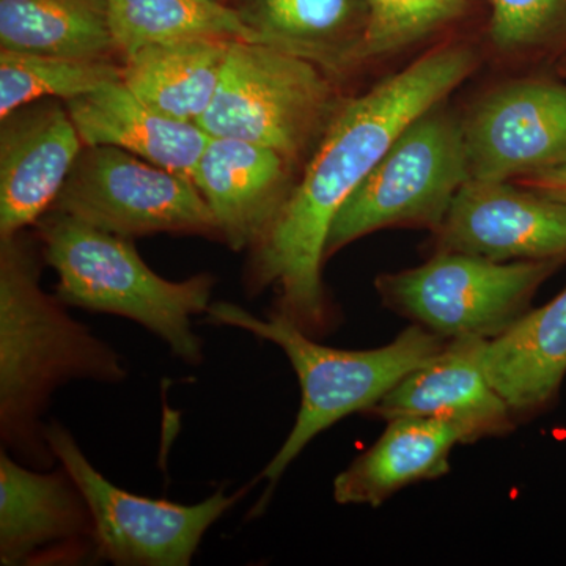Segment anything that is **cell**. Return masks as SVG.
<instances>
[{
    "label": "cell",
    "mask_w": 566,
    "mask_h": 566,
    "mask_svg": "<svg viewBox=\"0 0 566 566\" xmlns=\"http://www.w3.org/2000/svg\"><path fill=\"white\" fill-rule=\"evenodd\" d=\"M515 182L566 203V163L553 167V169L543 170V172L517 178Z\"/></svg>",
    "instance_id": "cell-26"
},
{
    "label": "cell",
    "mask_w": 566,
    "mask_h": 566,
    "mask_svg": "<svg viewBox=\"0 0 566 566\" xmlns=\"http://www.w3.org/2000/svg\"><path fill=\"white\" fill-rule=\"evenodd\" d=\"M562 262H493L436 252L412 270L382 274L376 290L395 314L447 340H493L531 311L534 294Z\"/></svg>",
    "instance_id": "cell-7"
},
{
    "label": "cell",
    "mask_w": 566,
    "mask_h": 566,
    "mask_svg": "<svg viewBox=\"0 0 566 566\" xmlns=\"http://www.w3.org/2000/svg\"><path fill=\"white\" fill-rule=\"evenodd\" d=\"M0 46L77 59L117 51L107 0H0Z\"/></svg>",
    "instance_id": "cell-21"
},
{
    "label": "cell",
    "mask_w": 566,
    "mask_h": 566,
    "mask_svg": "<svg viewBox=\"0 0 566 566\" xmlns=\"http://www.w3.org/2000/svg\"><path fill=\"white\" fill-rule=\"evenodd\" d=\"M497 46L523 50L566 36V0H490Z\"/></svg>",
    "instance_id": "cell-25"
},
{
    "label": "cell",
    "mask_w": 566,
    "mask_h": 566,
    "mask_svg": "<svg viewBox=\"0 0 566 566\" xmlns=\"http://www.w3.org/2000/svg\"><path fill=\"white\" fill-rule=\"evenodd\" d=\"M560 74L562 76L566 77V62L560 66Z\"/></svg>",
    "instance_id": "cell-27"
},
{
    "label": "cell",
    "mask_w": 566,
    "mask_h": 566,
    "mask_svg": "<svg viewBox=\"0 0 566 566\" xmlns=\"http://www.w3.org/2000/svg\"><path fill=\"white\" fill-rule=\"evenodd\" d=\"M96 554L91 510L74 480L59 471L40 472L0 452V564L80 560Z\"/></svg>",
    "instance_id": "cell-12"
},
{
    "label": "cell",
    "mask_w": 566,
    "mask_h": 566,
    "mask_svg": "<svg viewBox=\"0 0 566 566\" xmlns=\"http://www.w3.org/2000/svg\"><path fill=\"white\" fill-rule=\"evenodd\" d=\"M221 2H222V0H221Z\"/></svg>",
    "instance_id": "cell-28"
},
{
    "label": "cell",
    "mask_w": 566,
    "mask_h": 566,
    "mask_svg": "<svg viewBox=\"0 0 566 566\" xmlns=\"http://www.w3.org/2000/svg\"><path fill=\"white\" fill-rule=\"evenodd\" d=\"M458 444H463L460 431L442 420H387L381 438L335 476V502L379 506L406 486L449 474L450 453Z\"/></svg>",
    "instance_id": "cell-18"
},
{
    "label": "cell",
    "mask_w": 566,
    "mask_h": 566,
    "mask_svg": "<svg viewBox=\"0 0 566 566\" xmlns=\"http://www.w3.org/2000/svg\"><path fill=\"white\" fill-rule=\"evenodd\" d=\"M463 0H368L364 59L408 46L455 17Z\"/></svg>",
    "instance_id": "cell-24"
},
{
    "label": "cell",
    "mask_w": 566,
    "mask_h": 566,
    "mask_svg": "<svg viewBox=\"0 0 566 566\" xmlns=\"http://www.w3.org/2000/svg\"><path fill=\"white\" fill-rule=\"evenodd\" d=\"M44 438L87 502L96 556L114 565L188 566L208 528L245 493L229 495L222 488L196 505L142 497L96 471L62 423L44 424Z\"/></svg>",
    "instance_id": "cell-8"
},
{
    "label": "cell",
    "mask_w": 566,
    "mask_h": 566,
    "mask_svg": "<svg viewBox=\"0 0 566 566\" xmlns=\"http://www.w3.org/2000/svg\"><path fill=\"white\" fill-rule=\"evenodd\" d=\"M112 39L123 57L153 44L192 39L264 44L243 13L221 0H107Z\"/></svg>",
    "instance_id": "cell-22"
},
{
    "label": "cell",
    "mask_w": 566,
    "mask_h": 566,
    "mask_svg": "<svg viewBox=\"0 0 566 566\" xmlns=\"http://www.w3.org/2000/svg\"><path fill=\"white\" fill-rule=\"evenodd\" d=\"M475 69L464 48H442L337 107L301 181L252 248L251 285L273 286L275 311L315 337L335 318L323 285L327 237L342 205L406 126L444 102Z\"/></svg>",
    "instance_id": "cell-1"
},
{
    "label": "cell",
    "mask_w": 566,
    "mask_h": 566,
    "mask_svg": "<svg viewBox=\"0 0 566 566\" xmlns=\"http://www.w3.org/2000/svg\"><path fill=\"white\" fill-rule=\"evenodd\" d=\"M54 211L129 240L155 233L219 234L192 178L107 145L82 150Z\"/></svg>",
    "instance_id": "cell-9"
},
{
    "label": "cell",
    "mask_w": 566,
    "mask_h": 566,
    "mask_svg": "<svg viewBox=\"0 0 566 566\" xmlns=\"http://www.w3.org/2000/svg\"><path fill=\"white\" fill-rule=\"evenodd\" d=\"M0 132V240L35 226L55 203L84 142L57 104L14 111Z\"/></svg>",
    "instance_id": "cell-14"
},
{
    "label": "cell",
    "mask_w": 566,
    "mask_h": 566,
    "mask_svg": "<svg viewBox=\"0 0 566 566\" xmlns=\"http://www.w3.org/2000/svg\"><path fill=\"white\" fill-rule=\"evenodd\" d=\"M264 44L331 71L364 61L368 0H251L241 11Z\"/></svg>",
    "instance_id": "cell-19"
},
{
    "label": "cell",
    "mask_w": 566,
    "mask_h": 566,
    "mask_svg": "<svg viewBox=\"0 0 566 566\" xmlns=\"http://www.w3.org/2000/svg\"><path fill=\"white\" fill-rule=\"evenodd\" d=\"M207 315L212 324L237 327L277 345L300 379V412L289 438L259 476L268 480V490L255 513L264 509L275 483L316 436L346 416L370 411L401 379L430 363L449 342L411 324L392 344L352 352L318 344L277 311L259 318L241 305L214 303Z\"/></svg>",
    "instance_id": "cell-3"
},
{
    "label": "cell",
    "mask_w": 566,
    "mask_h": 566,
    "mask_svg": "<svg viewBox=\"0 0 566 566\" xmlns=\"http://www.w3.org/2000/svg\"><path fill=\"white\" fill-rule=\"evenodd\" d=\"M35 245L21 232L0 240V438L35 468L54 463L41 415L70 381L120 385V354L40 286Z\"/></svg>",
    "instance_id": "cell-2"
},
{
    "label": "cell",
    "mask_w": 566,
    "mask_h": 566,
    "mask_svg": "<svg viewBox=\"0 0 566 566\" xmlns=\"http://www.w3.org/2000/svg\"><path fill=\"white\" fill-rule=\"evenodd\" d=\"M232 41L192 39L142 48L125 59L122 81L153 109L199 123L214 99Z\"/></svg>",
    "instance_id": "cell-20"
},
{
    "label": "cell",
    "mask_w": 566,
    "mask_h": 566,
    "mask_svg": "<svg viewBox=\"0 0 566 566\" xmlns=\"http://www.w3.org/2000/svg\"><path fill=\"white\" fill-rule=\"evenodd\" d=\"M483 365L516 420L556 403L566 376V289L488 342Z\"/></svg>",
    "instance_id": "cell-17"
},
{
    "label": "cell",
    "mask_w": 566,
    "mask_h": 566,
    "mask_svg": "<svg viewBox=\"0 0 566 566\" xmlns=\"http://www.w3.org/2000/svg\"><path fill=\"white\" fill-rule=\"evenodd\" d=\"M463 123L471 180H517L566 163L565 82L506 85Z\"/></svg>",
    "instance_id": "cell-11"
},
{
    "label": "cell",
    "mask_w": 566,
    "mask_h": 566,
    "mask_svg": "<svg viewBox=\"0 0 566 566\" xmlns=\"http://www.w3.org/2000/svg\"><path fill=\"white\" fill-rule=\"evenodd\" d=\"M44 262L57 274L55 296L66 307L123 316L169 346L182 363H202L192 316L207 314L216 279L197 274L167 281L142 260L129 238L52 211L40 219Z\"/></svg>",
    "instance_id": "cell-4"
},
{
    "label": "cell",
    "mask_w": 566,
    "mask_h": 566,
    "mask_svg": "<svg viewBox=\"0 0 566 566\" xmlns=\"http://www.w3.org/2000/svg\"><path fill=\"white\" fill-rule=\"evenodd\" d=\"M486 344L479 337L452 338L368 412L386 422L408 416L442 420L458 428L463 444L512 433L515 416L483 365Z\"/></svg>",
    "instance_id": "cell-13"
},
{
    "label": "cell",
    "mask_w": 566,
    "mask_h": 566,
    "mask_svg": "<svg viewBox=\"0 0 566 566\" xmlns=\"http://www.w3.org/2000/svg\"><path fill=\"white\" fill-rule=\"evenodd\" d=\"M434 237L438 252L566 263V203L516 182L469 180Z\"/></svg>",
    "instance_id": "cell-10"
},
{
    "label": "cell",
    "mask_w": 566,
    "mask_h": 566,
    "mask_svg": "<svg viewBox=\"0 0 566 566\" xmlns=\"http://www.w3.org/2000/svg\"><path fill=\"white\" fill-rule=\"evenodd\" d=\"M322 66L270 44L233 40L211 106L197 125L210 137L252 142L297 161L335 111Z\"/></svg>",
    "instance_id": "cell-6"
},
{
    "label": "cell",
    "mask_w": 566,
    "mask_h": 566,
    "mask_svg": "<svg viewBox=\"0 0 566 566\" xmlns=\"http://www.w3.org/2000/svg\"><path fill=\"white\" fill-rule=\"evenodd\" d=\"M292 163L273 148L227 137H210L192 172L232 251L253 248L273 226L294 186Z\"/></svg>",
    "instance_id": "cell-15"
},
{
    "label": "cell",
    "mask_w": 566,
    "mask_h": 566,
    "mask_svg": "<svg viewBox=\"0 0 566 566\" xmlns=\"http://www.w3.org/2000/svg\"><path fill=\"white\" fill-rule=\"evenodd\" d=\"M471 180L464 123L438 106L409 123L335 216L326 259L390 227H441L458 191Z\"/></svg>",
    "instance_id": "cell-5"
},
{
    "label": "cell",
    "mask_w": 566,
    "mask_h": 566,
    "mask_svg": "<svg viewBox=\"0 0 566 566\" xmlns=\"http://www.w3.org/2000/svg\"><path fill=\"white\" fill-rule=\"evenodd\" d=\"M123 66L107 59H77L36 54L24 51H0V118L39 102L61 98L69 103L98 91L109 82L120 81Z\"/></svg>",
    "instance_id": "cell-23"
},
{
    "label": "cell",
    "mask_w": 566,
    "mask_h": 566,
    "mask_svg": "<svg viewBox=\"0 0 566 566\" xmlns=\"http://www.w3.org/2000/svg\"><path fill=\"white\" fill-rule=\"evenodd\" d=\"M66 109L85 147L120 148L189 178L210 140L197 123L153 109L122 80L71 99Z\"/></svg>",
    "instance_id": "cell-16"
}]
</instances>
